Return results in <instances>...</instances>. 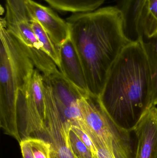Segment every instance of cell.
I'll return each instance as SVG.
<instances>
[{"label": "cell", "instance_id": "obj_15", "mask_svg": "<svg viewBox=\"0 0 157 158\" xmlns=\"http://www.w3.org/2000/svg\"><path fill=\"white\" fill-rule=\"evenodd\" d=\"M146 41L144 46L149 59L152 74L153 95L152 106L157 105V33L154 37Z\"/></svg>", "mask_w": 157, "mask_h": 158}, {"label": "cell", "instance_id": "obj_3", "mask_svg": "<svg viewBox=\"0 0 157 158\" xmlns=\"http://www.w3.org/2000/svg\"><path fill=\"white\" fill-rule=\"evenodd\" d=\"M0 127L5 134L19 143L17 100L35 69L27 52L18 39L0 22Z\"/></svg>", "mask_w": 157, "mask_h": 158}, {"label": "cell", "instance_id": "obj_8", "mask_svg": "<svg viewBox=\"0 0 157 158\" xmlns=\"http://www.w3.org/2000/svg\"><path fill=\"white\" fill-rule=\"evenodd\" d=\"M26 2L32 17L41 25L60 50V46L70 38V28L67 21L49 7L33 0H26Z\"/></svg>", "mask_w": 157, "mask_h": 158}, {"label": "cell", "instance_id": "obj_4", "mask_svg": "<svg viewBox=\"0 0 157 158\" xmlns=\"http://www.w3.org/2000/svg\"><path fill=\"white\" fill-rule=\"evenodd\" d=\"M84 121L82 128L89 137L98 138L115 158H134L132 132L118 126L102 107L98 97L83 95L78 101Z\"/></svg>", "mask_w": 157, "mask_h": 158}, {"label": "cell", "instance_id": "obj_16", "mask_svg": "<svg viewBox=\"0 0 157 158\" xmlns=\"http://www.w3.org/2000/svg\"><path fill=\"white\" fill-rule=\"evenodd\" d=\"M70 148L75 157L77 158H95L92 152L81 141L71 129L69 133Z\"/></svg>", "mask_w": 157, "mask_h": 158}, {"label": "cell", "instance_id": "obj_9", "mask_svg": "<svg viewBox=\"0 0 157 158\" xmlns=\"http://www.w3.org/2000/svg\"><path fill=\"white\" fill-rule=\"evenodd\" d=\"M61 73L85 94H89L83 68L74 45L69 38L60 47Z\"/></svg>", "mask_w": 157, "mask_h": 158}, {"label": "cell", "instance_id": "obj_17", "mask_svg": "<svg viewBox=\"0 0 157 158\" xmlns=\"http://www.w3.org/2000/svg\"><path fill=\"white\" fill-rule=\"evenodd\" d=\"M27 140L34 158H50L51 144L49 142L36 137H31Z\"/></svg>", "mask_w": 157, "mask_h": 158}, {"label": "cell", "instance_id": "obj_19", "mask_svg": "<svg viewBox=\"0 0 157 158\" xmlns=\"http://www.w3.org/2000/svg\"><path fill=\"white\" fill-rule=\"evenodd\" d=\"M91 139L96 148V158H115L100 139L94 137Z\"/></svg>", "mask_w": 157, "mask_h": 158}, {"label": "cell", "instance_id": "obj_13", "mask_svg": "<svg viewBox=\"0 0 157 158\" xmlns=\"http://www.w3.org/2000/svg\"><path fill=\"white\" fill-rule=\"evenodd\" d=\"M58 10L75 13H87L97 9L106 0H44Z\"/></svg>", "mask_w": 157, "mask_h": 158}, {"label": "cell", "instance_id": "obj_18", "mask_svg": "<svg viewBox=\"0 0 157 158\" xmlns=\"http://www.w3.org/2000/svg\"><path fill=\"white\" fill-rule=\"evenodd\" d=\"M71 129L76 134L81 141L92 152L94 157L96 158V148L88 134L81 128L77 126H72Z\"/></svg>", "mask_w": 157, "mask_h": 158}, {"label": "cell", "instance_id": "obj_1", "mask_svg": "<svg viewBox=\"0 0 157 158\" xmlns=\"http://www.w3.org/2000/svg\"><path fill=\"white\" fill-rule=\"evenodd\" d=\"M66 21L88 93L99 97L112 66L133 40L126 34L123 16L117 6H107L75 13Z\"/></svg>", "mask_w": 157, "mask_h": 158}, {"label": "cell", "instance_id": "obj_5", "mask_svg": "<svg viewBox=\"0 0 157 158\" xmlns=\"http://www.w3.org/2000/svg\"><path fill=\"white\" fill-rule=\"evenodd\" d=\"M43 77L35 68L26 84L19 90L17 100L18 128L20 143L38 138L45 131L46 105Z\"/></svg>", "mask_w": 157, "mask_h": 158}, {"label": "cell", "instance_id": "obj_21", "mask_svg": "<svg viewBox=\"0 0 157 158\" xmlns=\"http://www.w3.org/2000/svg\"></svg>", "mask_w": 157, "mask_h": 158}, {"label": "cell", "instance_id": "obj_20", "mask_svg": "<svg viewBox=\"0 0 157 158\" xmlns=\"http://www.w3.org/2000/svg\"><path fill=\"white\" fill-rule=\"evenodd\" d=\"M19 145L23 158H34L31 147L27 139L22 141Z\"/></svg>", "mask_w": 157, "mask_h": 158}, {"label": "cell", "instance_id": "obj_11", "mask_svg": "<svg viewBox=\"0 0 157 158\" xmlns=\"http://www.w3.org/2000/svg\"><path fill=\"white\" fill-rule=\"evenodd\" d=\"M147 0H119L117 7L123 16L125 31L135 34L136 39L139 36L140 19L144 6Z\"/></svg>", "mask_w": 157, "mask_h": 158}, {"label": "cell", "instance_id": "obj_6", "mask_svg": "<svg viewBox=\"0 0 157 158\" xmlns=\"http://www.w3.org/2000/svg\"><path fill=\"white\" fill-rule=\"evenodd\" d=\"M43 77L50 85L63 122L72 126L82 127L84 122L78 101L83 95L88 94H85L73 85L61 72Z\"/></svg>", "mask_w": 157, "mask_h": 158}, {"label": "cell", "instance_id": "obj_12", "mask_svg": "<svg viewBox=\"0 0 157 158\" xmlns=\"http://www.w3.org/2000/svg\"><path fill=\"white\" fill-rule=\"evenodd\" d=\"M157 33V0H147L141 14L138 38L149 40Z\"/></svg>", "mask_w": 157, "mask_h": 158}, {"label": "cell", "instance_id": "obj_2", "mask_svg": "<svg viewBox=\"0 0 157 158\" xmlns=\"http://www.w3.org/2000/svg\"><path fill=\"white\" fill-rule=\"evenodd\" d=\"M144 42L142 38L133 40L122 50L98 97L113 121L131 132L152 107V71Z\"/></svg>", "mask_w": 157, "mask_h": 158}, {"label": "cell", "instance_id": "obj_14", "mask_svg": "<svg viewBox=\"0 0 157 158\" xmlns=\"http://www.w3.org/2000/svg\"><path fill=\"white\" fill-rule=\"evenodd\" d=\"M31 26L38 40L42 46L43 51L53 60L60 69L61 66L60 50L53 42L46 31L34 18L31 22Z\"/></svg>", "mask_w": 157, "mask_h": 158}, {"label": "cell", "instance_id": "obj_7", "mask_svg": "<svg viewBox=\"0 0 157 158\" xmlns=\"http://www.w3.org/2000/svg\"><path fill=\"white\" fill-rule=\"evenodd\" d=\"M132 132L136 139L134 158H157V107L153 106L141 117Z\"/></svg>", "mask_w": 157, "mask_h": 158}, {"label": "cell", "instance_id": "obj_10", "mask_svg": "<svg viewBox=\"0 0 157 158\" xmlns=\"http://www.w3.org/2000/svg\"><path fill=\"white\" fill-rule=\"evenodd\" d=\"M72 126L60 122H50L39 138L51 144L50 158H76L70 148L69 133Z\"/></svg>", "mask_w": 157, "mask_h": 158}]
</instances>
